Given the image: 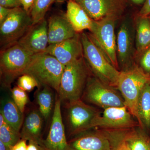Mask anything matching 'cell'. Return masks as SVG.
<instances>
[{"label": "cell", "mask_w": 150, "mask_h": 150, "mask_svg": "<svg viewBox=\"0 0 150 150\" xmlns=\"http://www.w3.org/2000/svg\"><path fill=\"white\" fill-rule=\"evenodd\" d=\"M120 71L117 89L123 97L125 106L144 130L138 113V103L143 88L150 81V76L136 64Z\"/></svg>", "instance_id": "obj_2"}, {"label": "cell", "mask_w": 150, "mask_h": 150, "mask_svg": "<svg viewBox=\"0 0 150 150\" xmlns=\"http://www.w3.org/2000/svg\"><path fill=\"white\" fill-rule=\"evenodd\" d=\"M0 150H10L9 148L0 141Z\"/></svg>", "instance_id": "obj_37"}, {"label": "cell", "mask_w": 150, "mask_h": 150, "mask_svg": "<svg viewBox=\"0 0 150 150\" xmlns=\"http://www.w3.org/2000/svg\"><path fill=\"white\" fill-rule=\"evenodd\" d=\"M117 19L107 18L99 21H93L89 36L99 47L109 62L119 70L116 54L115 24Z\"/></svg>", "instance_id": "obj_6"}, {"label": "cell", "mask_w": 150, "mask_h": 150, "mask_svg": "<svg viewBox=\"0 0 150 150\" xmlns=\"http://www.w3.org/2000/svg\"><path fill=\"white\" fill-rule=\"evenodd\" d=\"M137 127L120 131L131 150H150V137L144 130Z\"/></svg>", "instance_id": "obj_20"}, {"label": "cell", "mask_w": 150, "mask_h": 150, "mask_svg": "<svg viewBox=\"0 0 150 150\" xmlns=\"http://www.w3.org/2000/svg\"><path fill=\"white\" fill-rule=\"evenodd\" d=\"M126 106L108 108L94 119L91 129L120 130L140 127Z\"/></svg>", "instance_id": "obj_11"}, {"label": "cell", "mask_w": 150, "mask_h": 150, "mask_svg": "<svg viewBox=\"0 0 150 150\" xmlns=\"http://www.w3.org/2000/svg\"><path fill=\"white\" fill-rule=\"evenodd\" d=\"M34 0H20L23 8L26 12L29 14L30 11L32 8Z\"/></svg>", "instance_id": "obj_35"}, {"label": "cell", "mask_w": 150, "mask_h": 150, "mask_svg": "<svg viewBox=\"0 0 150 150\" xmlns=\"http://www.w3.org/2000/svg\"><path fill=\"white\" fill-rule=\"evenodd\" d=\"M0 6L12 9L21 6L20 0H0Z\"/></svg>", "instance_id": "obj_31"}, {"label": "cell", "mask_w": 150, "mask_h": 150, "mask_svg": "<svg viewBox=\"0 0 150 150\" xmlns=\"http://www.w3.org/2000/svg\"><path fill=\"white\" fill-rule=\"evenodd\" d=\"M138 111L144 130L150 129V81L143 88L138 103Z\"/></svg>", "instance_id": "obj_23"}, {"label": "cell", "mask_w": 150, "mask_h": 150, "mask_svg": "<svg viewBox=\"0 0 150 150\" xmlns=\"http://www.w3.org/2000/svg\"><path fill=\"white\" fill-rule=\"evenodd\" d=\"M99 129L109 141L111 150H132L123 138L120 130Z\"/></svg>", "instance_id": "obj_26"}, {"label": "cell", "mask_w": 150, "mask_h": 150, "mask_svg": "<svg viewBox=\"0 0 150 150\" xmlns=\"http://www.w3.org/2000/svg\"><path fill=\"white\" fill-rule=\"evenodd\" d=\"M149 16H150V15H149Z\"/></svg>", "instance_id": "obj_40"}, {"label": "cell", "mask_w": 150, "mask_h": 150, "mask_svg": "<svg viewBox=\"0 0 150 150\" xmlns=\"http://www.w3.org/2000/svg\"><path fill=\"white\" fill-rule=\"evenodd\" d=\"M68 143V150H111L109 141L99 129L78 134Z\"/></svg>", "instance_id": "obj_16"}, {"label": "cell", "mask_w": 150, "mask_h": 150, "mask_svg": "<svg viewBox=\"0 0 150 150\" xmlns=\"http://www.w3.org/2000/svg\"><path fill=\"white\" fill-rule=\"evenodd\" d=\"M150 15V0H146L142 8H141L139 15L140 16H148Z\"/></svg>", "instance_id": "obj_32"}, {"label": "cell", "mask_w": 150, "mask_h": 150, "mask_svg": "<svg viewBox=\"0 0 150 150\" xmlns=\"http://www.w3.org/2000/svg\"><path fill=\"white\" fill-rule=\"evenodd\" d=\"M131 1L135 4L141 5L142 4H144L146 0H131Z\"/></svg>", "instance_id": "obj_38"}, {"label": "cell", "mask_w": 150, "mask_h": 150, "mask_svg": "<svg viewBox=\"0 0 150 150\" xmlns=\"http://www.w3.org/2000/svg\"><path fill=\"white\" fill-rule=\"evenodd\" d=\"M76 1L93 21L110 17L118 19L125 7L124 0H77Z\"/></svg>", "instance_id": "obj_12"}, {"label": "cell", "mask_w": 150, "mask_h": 150, "mask_svg": "<svg viewBox=\"0 0 150 150\" xmlns=\"http://www.w3.org/2000/svg\"><path fill=\"white\" fill-rule=\"evenodd\" d=\"M55 99L51 126L46 139L43 140L42 150H68V141L62 117V102L57 94Z\"/></svg>", "instance_id": "obj_13"}, {"label": "cell", "mask_w": 150, "mask_h": 150, "mask_svg": "<svg viewBox=\"0 0 150 150\" xmlns=\"http://www.w3.org/2000/svg\"><path fill=\"white\" fill-rule=\"evenodd\" d=\"M36 93V100L39 106V110L45 121H48L51 111L54 107V95L52 88L48 86H43Z\"/></svg>", "instance_id": "obj_24"}, {"label": "cell", "mask_w": 150, "mask_h": 150, "mask_svg": "<svg viewBox=\"0 0 150 150\" xmlns=\"http://www.w3.org/2000/svg\"><path fill=\"white\" fill-rule=\"evenodd\" d=\"M77 1V0H57L56 1V2L58 3H63L65 1Z\"/></svg>", "instance_id": "obj_39"}, {"label": "cell", "mask_w": 150, "mask_h": 150, "mask_svg": "<svg viewBox=\"0 0 150 150\" xmlns=\"http://www.w3.org/2000/svg\"><path fill=\"white\" fill-rule=\"evenodd\" d=\"M118 90L103 83L92 74L89 78L82 96L87 102L106 109L125 106Z\"/></svg>", "instance_id": "obj_8"}, {"label": "cell", "mask_w": 150, "mask_h": 150, "mask_svg": "<svg viewBox=\"0 0 150 150\" xmlns=\"http://www.w3.org/2000/svg\"><path fill=\"white\" fill-rule=\"evenodd\" d=\"M65 67L54 56L39 53L33 55L23 74L33 76L40 87H49L58 93Z\"/></svg>", "instance_id": "obj_4"}, {"label": "cell", "mask_w": 150, "mask_h": 150, "mask_svg": "<svg viewBox=\"0 0 150 150\" xmlns=\"http://www.w3.org/2000/svg\"><path fill=\"white\" fill-rule=\"evenodd\" d=\"M65 15L77 33L91 28L93 20L76 1H68Z\"/></svg>", "instance_id": "obj_19"}, {"label": "cell", "mask_w": 150, "mask_h": 150, "mask_svg": "<svg viewBox=\"0 0 150 150\" xmlns=\"http://www.w3.org/2000/svg\"><path fill=\"white\" fill-rule=\"evenodd\" d=\"M134 22L137 54L150 46V16L138 15Z\"/></svg>", "instance_id": "obj_21"}, {"label": "cell", "mask_w": 150, "mask_h": 150, "mask_svg": "<svg viewBox=\"0 0 150 150\" xmlns=\"http://www.w3.org/2000/svg\"><path fill=\"white\" fill-rule=\"evenodd\" d=\"M27 150H43L42 148L32 141H29V144L27 145Z\"/></svg>", "instance_id": "obj_36"}, {"label": "cell", "mask_w": 150, "mask_h": 150, "mask_svg": "<svg viewBox=\"0 0 150 150\" xmlns=\"http://www.w3.org/2000/svg\"><path fill=\"white\" fill-rule=\"evenodd\" d=\"M11 92L13 100L20 110L23 113L28 100L26 91L17 86L12 89Z\"/></svg>", "instance_id": "obj_28"}, {"label": "cell", "mask_w": 150, "mask_h": 150, "mask_svg": "<svg viewBox=\"0 0 150 150\" xmlns=\"http://www.w3.org/2000/svg\"><path fill=\"white\" fill-rule=\"evenodd\" d=\"M76 33L65 14H56L48 19L49 45L56 44L69 39L74 37Z\"/></svg>", "instance_id": "obj_17"}, {"label": "cell", "mask_w": 150, "mask_h": 150, "mask_svg": "<svg viewBox=\"0 0 150 150\" xmlns=\"http://www.w3.org/2000/svg\"><path fill=\"white\" fill-rule=\"evenodd\" d=\"M33 55L17 43L1 49L0 74L3 85L10 87L15 79L23 74Z\"/></svg>", "instance_id": "obj_5"}, {"label": "cell", "mask_w": 150, "mask_h": 150, "mask_svg": "<svg viewBox=\"0 0 150 150\" xmlns=\"http://www.w3.org/2000/svg\"><path fill=\"white\" fill-rule=\"evenodd\" d=\"M17 43L33 55L45 52L49 45L48 21L44 18L33 25Z\"/></svg>", "instance_id": "obj_15"}, {"label": "cell", "mask_w": 150, "mask_h": 150, "mask_svg": "<svg viewBox=\"0 0 150 150\" xmlns=\"http://www.w3.org/2000/svg\"><path fill=\"white\" fill-rule=\"evenodd\" d=\"M18 86L26 92L32 91L35 87L40 88V86L37 81L32 76L24 74L19 77Z\"/></svg>", "instance_id": "obj_30"}, {"label": "cell", "mask_w": 150, "mask_h": 150, "mask_svg": "<svg viewBox=\"0 0 150 150\" xmlns=\"http://www.w3.org/2000/svg\"><path fill=\"white\" fill-rule=\"evenodd\" d=\"M11 9L0 6V25L2 24L5 21Z\"/></svg>", "instance_id": "obj_34"}, {"label": "cell", "mask_w": 150, "mask_h": 150, "mask_svg": "<svg viewBox=\"0 0 150 150\" xmlns=\"http://www.w3.org/2000/svg\"><path fill=\"white\" fill-rule=\"evenodd\" d=\"M67 108V128L72 137L90 130L94 119L100 115L99 111L81 99L65 104Z\"/></svg>", "instance_id": "obj_10"}, {"label": "cell", "mask_w": 150, "mask_h": 150, "mask_svg": "<svg viewBox=\"0 0 150 150\" xmlns=\"http://www.w3.org/2000/svg\"><path fill=\"white\" fill-rule=\"evenodd\" d=\"M80 35L83 57L92 74L103 83L117 88L121 71L110 64L88 33L83 32Z\"/></svg>", "instance_id": "obj_3"}, {"label": "cell", "mask_w": 150, "mask_h": 150, "mask_svg": "<svg viewBox=\"0 0 150 150\" xmlns=\"http://www.w3.org/2000/svg\"><path fill=\"white\" fill-rule=\"evenodd\" d=\"M44 53L54 56L64 66L72 63L83 56L80 33L60 43L48 45Z\"/></svg>", "instance_id": "obj_14"}, {"label": "cell", "mask_w": 150, "mask_h": 150, "mask_svg": "<svg viewBox=\"0 0 150 150\" xmlns=\"http://www.w3.org/2000/svg\"><path fill=\"white\" fill-rule=\"evenodd\" d=\"M135 63L146 74L150 76V46L135 57Z\"/></svg>", "instance_id": "obj_29"}, {"label": "cell", "mask_w": 150, "mask_h": 150, "mask_svg": "<svg viewBox=\"0 0 150 150\" xmlns=\"http://www.w3.org/2000/svg\"><path fill=\"white\" fill-rule=\"evenodd\" d=\"M44 120L39 109L30 110L23 123L20 132L21 139L35 142L42 148L43 140L41 135Z\"/></svg>", "instance_id": "obj_18"}, {"label": "cell", "mask_w": 150, "mask_h": 150, "mask_svg": "<svg viewBox=\"0 0 150 150\" xmlns=\"http://www.w3.org/2000/svg\"><path fill=\"white\" fill-rule=\"evenodd\" d=\"M21 139L20 133L5 122L0 126V141L9 148Z\"/></svg>", "instance_id": "obj_27"}, {"label": "cell", "mask_w": 150, "mask_h": 150, "mask_svg": "<svg viewBox=\"0 0 150 150\" xmlns=\"http://www.w3.org/2000/svg\"><path fill=\"white\" fill-rule=\"evenodd\" d=\"M57 0H34L29 15L33 25L36 24L45 18L50 6Z\"/></svg>", "instance_id": "obj_25"}, {"label": "cell", "mask_w": 150, "mask_h": 150, "mask_svg": "<svg viewBox=\"0 0 150 150\" xmlns=\"http://www.w3.org/2000/svg\"><path fill=\"white\" fill-rule=\"evenodd\" d=\"M26 141L21 139L15 144L10 147V150H27V145Z\"/></svg>", "instance_id": "obj_33"}, {"label": "cell", "mask_w": 150, "mask_h": 150, "mask_svg": "<svg viewBox=\"0 0 150 150\" xmlns=\"http://www.w3.org/2000/svg\"><path fill=\"white\" fill-rule=\"evenodd\" d=\"M116 36V54L120 71H125L136 64L135 22L125 18L119 25Z\"/></svg>", "instance_id": "obj_7"}, {"label": "cell", "mask_w": 150, "mask_h": 150, "mask_svg": "<svg viewBox=\"0 0 150 150\" xmlns=\"http://www.w3.org/2000/svg\"><path fill=\"white\" fill-rule=\"evenodd\" d=\"M92 74L83 56L65 66L58 97L62 103L81 99L89 78Z\"/></svg>", "instance_id": "obj_1"}, {"label": "cell", "mask_w": 150, "mask_h": 150, "mask_svg": "<svg viewBox=\"0 0 150 150\" xmlns=\"http://www.w3.org/2000/svg\"><path fill=\"white\" fill-rule=\"evenodd\" d=\"M0 112L3 114L6 123L20 133L24 119L23 113L13 99L8 98L3 101Z\"/></svg>", "instance_id": "obj_22"}, {"label": "cell", "mask_w": 150, "mask_h": 150, "mask_svg": "<svg viewBox=\"0 0 150 150\" xmlns=\"http://www.w3.org/2000/svg\"><path fill=\"white\" fill-rule=\"evenodd\" d=\"M33 25L29 14L21 7L12 8L0 25V43L4 49L17 43Z\"/></svg>", "instance_id": "obj_9"}]
</instances>
